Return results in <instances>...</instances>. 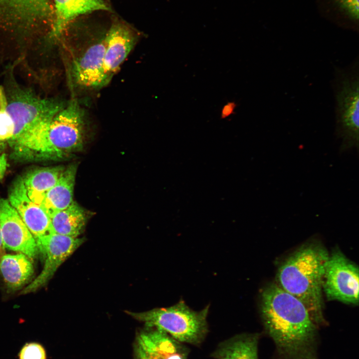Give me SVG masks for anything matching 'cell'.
Returning a JSON list of instances; mask_svg holds the SVG:
<instances>
[{
    "mask_svg": "<svg viewBox=\"0 0 359 359\" xmlns=\"http://www.w3.org/2000/svg\"><path fill=\"white\" fill-rule=\"evenodd\" d=\"M85 132L83 111L72 99L47 124L11 145L23 160H60L80 151Z\"/></svg>",
    "mask_w": 359,
    "mask_h": 359,
    "instance_id": "cell-2",
    "label": "cell"
},
{
    "mask_svg": "<svg viewBox=\"0 0 359 359\" xmlns=\"http://www.w3.org/2000/svg\"><path fill=\"white\" fill-rule=\"evenodd\" d=\"M260 313L279 352L288 359H318L317 328L307 308L276 283L261 292Z\"/></svg>",
    "mask_w": 359,
    "mask_h": 359,
    "instance_id": "cell-1",
    "label": "cell"
},
{
    "mask_svg": "<svg viewBox=\"0 0 359 359\" xmlns=\"http://www.w3.org/2000/svg\"><path fill=\"white\" fill-rule=\"evenodd\" d=\"M329 256L321 243L310 241L290 255L276 274V283L304 304L316 324L324 321L323 284Z\"/></svg>",
    "mask_w": 359,
    "mask_h": 359,
    "instance_id": "cell-3",
    "label": "cell"
},
{
    "mask_svg": "<svg viewBox=\"0 0 359 359\" xmlns=\"http://www.w3.org/2000/svg\"><path fill=\"white\" fill-rule=\"evenodd\" d=\"M208 310L207 306L194 311L181 300L169 307L127 314L143 323L146 328L157 329L181 343L195 345L201 343L207 333Z\"/></svg>",
    "mask_w": 359,
    "mask_h": 359,
    "instance_id": "cell-5",
    "label": "cell"
},
{
    "mask_svg": "<svg viewBox=\"0 0 359 359\" xmlns=\"http://www.w3.org/2000/svg\"><path fill=\"white\" fill-rule=\"evenodd\" d=\"M49 0H0V19L28 28L53 19Z\"/></svg>",
    "mask_w": 359,
    "mask_h": 359,
    "instance_id": "cell-12",
    "label": "cell"
},
{
    "mask_svg": "<svg viewBox=\"0 0 359 359\" xmlns=\"http://www.w3.org/2000/svg\"><path fill=\"white\" fill-rule=\"evenodd\" d=\"M19 359H46L44 347L36 342L25 344L18 354Z\"/></svg>",
    "mask_w": 359,
    "mask_h": 359,
    "instance_id": "cell-23",
    "label": "cell"
},
{
    "mask_svg": "<svg viewBox=\"0 0 359 359\" xmlns=\"http://www.w3.org/2000/svg\"><path fill=\"white\" fill-rule=\"evenodd\" d=\"M8 167L7 156L3 153L0 155V181L3 180Z\"/></svg>",
    "mask_w": 359,
    "mask_h": 359,
    "instance_id": "cell-25",
    "label": "cell"
},
{
    "mask_svg": "<svg viewBox=\"0 0 359 359\" xmlns=\"http://www.w3.org/2000/svg\"><path fill=\"white\" fill-rule=\"evenodd\" d=\"M359 66L357 58L346 67L335 68L333 88L335 101V133L341 140V152L359 147Z\"/></svg>",
    "mask_w": 359,
    "mask_h": 359,
    "instance_id": "cell-4",
    "label": "cell"
},
{
    "mask_svg": "<svg viewBox=\"0 0 359 359\" xmlns=\"http://www.w3.org/2000/svg\"><path fill=\"white\" fill-rule=\"evenodd\" d=\"M14 125L5 108V96L3 87L0 88V142L10 141L13 136Z\"/></svg>",
    "mask_w": 359,
    "mask_h": 359,
    "instance_id": "cell-22",
    "label": "cell"
},
{
    "mask_svg": "<svg viewBox=\"0 0 359 359\" xmlns=\"http://www.w3.org/2000/svg\"><path fill=\"white\" fill-rule=\"evenodd\" d=\"M3 90L5 108L14 125L10 144L48 123L66 105L58 100L41 98L11 81Z\"/></svg>",
    "mask_w": 359,
    "mask_h": 359,
    "instance_id": "cell-6",
    "label": "cell"
},
{
    "mask_svg": "<svg viewBox=\"0 0 359 359\" xmlns=\"http://www.w3.org/2000/svg\"><path fill=\"white\" fill-rule=\"evenodd\" d=\"M135 359H187V351L165 332L146 328L136 337Z\"/></svg>",
    "mask_w": 359,
    "mask_h": 359,
    "instance_id": "cell-11",
    "label": "cell"
},
{
    "mask_svg": "<svg viewBox=\"0 0 359 359\" xmlns=\"http://www.w3.org/2000/svg\"><path fill=\"white\" fill-rule=\"evenodd\" d=\"M8 201L35 239L49 233L50 216L40 205L29 197L22 177H18L12 184L8 192Z\"/></svg>",
    "mask_w": 359,
    "mask_h": 359,
    "instance_id": "cell-13",
    "label": "cell"
},
{
    "mask_svg": "<svg viewBox=\"0 0 359 359\" xmlns=\"http://www.w3.org/2000/svg\"><path fill=\"white\" fill-rule=\"evenodd\" d=\"M259 335L242 334L219 344L212 354L215 359H258Z\"/></svg>",
    "mask_w": 359,
    "mask_h": 359,
    "instance_id": "cell-21",
    "label": "cell"
},
{
    "mask_svg": "<svg viewBox=\"0 0 359 359\" xmlns=\"http://www.w3.org/2000/svg\"><path fill=\"white\" fill-rule=\"evenodd\" d=\"M0 221L4 248L35 258L38 248L34 237L8 200L0 198Z\"/></svg>",
    "mask_w": 359,
    "mask_h": 359,
    "instance_id": "cell-10",
    "label": "cell"
},
{
    "mask_svg": "<svg viewBox=\"0 0 359 359\" xmlns=\"http://www.w3.org/2000/svg\"><path fill=\"white\" fill-rule=\"evenodd\" d=\"M53 17L50 37L59 38L70 23L76 18L98 10L111 11L102 0H53Z\"/></svg>",
    "mask_w": 359,
    "mask_h": 359,
    "instance_id": "cell-15",
    "label": "cell"
},
{
    "mask_svg": "<svg viewBox=\"0 0 359 359\" xmlns=\"http://www.w3.org/2000/svg\"><path fill=\"white\" fill-rule=\"evenodd\" d=\"M65 168L63 166L36 168L22 177L30 199L40 206L44 194L56 183Z\"/></svg>",
    "mask_w": 359,
    "mask_h": 359,
    "instance_id": "cell-20",
    "label": "cell"
},
{
    "mask_svg": "<svg viewBox=\"0 0 359 359\" xmlns=\"http://www.w3.org/2000/svg\"><path fill=\"white\" fill-rule=\"evenodd\" d=\"M50 218L49 233L78 237L84 231L87 214L73 201L67 208L53 213Z\"/></svg>",
    "mask_w": 359,
    "mask_h": 359,
    "instance_id": "cell-19",
    "label": "cell"
},
{
    "mask_svg": "<svg viewBox=\"0 0 359 359\" xmlns=\"http://www.w3.org/2000/svg\"><path fill=\"white\" fill-rule=\"evenodd\" d=\"M4 249L5 248H4L2 242L1 225L0 221V257L3 255Z\"/></svg>",
    "mask_w": 359,
    "mask_h": 359,
    "instance_id": "cell-26",
    "label": "cell"
},
{
    "mask_svg": "<svg viewBox=\"0 0 359 359\" xmlns=\"http://www.w3.org/2000/svg\"><path fill=\"white\" fill-rule=\"evenodd\" d=\"M39 251L44 255L40 273L21 292L25 294L42 287L52 278L58 267L84 242L83 238L48 233L35 239Z\"/></svg>",
    "mask_w": 359,
    "mask_h": 359,
    "instance_id": "cell-8",
    "label": "cell"
},
{
    "mask_svg": "<svg viewBox=\"0 0 359 359\" xmlns=\"http://www.w3.org/2000/svg\"><path fill=\"white\" fill-rule=\"evenodd\" d=\"M136 33L127 24L117 20L105 35V73L110 81L136 44Z\"/></svg>",
    "mask_w": 359,
    "mask_h": 359,
    "instance_id": "cell-14",
    "label": "cell"
},
{
    "mask_svg": "<svg viewBox=\"0 0 359 359\" xmlns=\"http://www.w3.org/2000/svg\"><path fill=\"white\" fill-rule=\"evenodd\" d=\"M236 108V104L234 102H228L223 105L221 110V118L224 119L229 118L234 113Z\"/></svg>",
    "mask_w": 359,
    "mask_h": 359,
    "instance_id": "cell-24",
    "label": "cell"
},
{
    "mask_svg": "<svg viewBox=\"0 0 359 359\" xmlns=\"http://www.w3.org/2000/svg\"><path fill=\"white\" fill-rule=\"evenodd\" d=\"M105 36L91 44L71 65L70 75L75 85L87 89L101 88L107 85L104 68Z\"/></svg>",
    "mask_w": 359,
    "mask_h": 359,
    "instance_id": "cell-9",
    "label": "cell"
},
{
    "mask_svg": "<svg viewBox=\"0 0 359 359\" xmlns=\"http://www.w3.org/2000/svg\"><path fill=\"white\" fill-rule=\"evenodd\" d=\"M0 272L7 287L16 290L31 278L34 268L31 259L24 254H3L0 257Z\"/></svg>",
    "mask_w": 359,
    "mask_h": 359,
    "instance_id": "cell-18",
    "label": "cell"
},
{
    "mask_svg": "<svg viewBox=\"0 0 359 359\" xmlns=\"http://www.w3.org/2000/svg\"><path fill=\"white\" fill-rule=\"evenodd\" d=\"M359 287L358 265L335 249L329 254L325 269L323 292L327 299L358 305Z\"/></svg>",
    "mask_w": 359,
    "mask_h": 359,
    "instance_id": "cell-7",
    "label": "cell"
},
{
    "mask_svg": "<svg viewBox=\"0 0 359 359\" xmlns=\"http://www.w3.org/2000/svg\"><path fill=\"white\" fill-rule=\"evenodd\" d=\"M320 14L344 29L359 31V0H317Z\"/></svg>",
    "mask_w": 359,
    "mask_h": 359,
    "instance_id": "cell-16",
    "label": "cell"
},
{
    "mask_svg": "<svg viewBox=\"0 0 359 359\" xmlns=\"http://www.w3.org/2000/svg\"><path fill=\"white\" fill-rule=\"evenodd\" d=\"M76 170L75 164L65 168L56 183L44 194L40 206L50 217L73 202Z\"/></svg>",
    "mask_w": 359,
    "mask_h": 359,
    "instance_id": "cell-17",
    "label": "cell"
}]
</instances>
